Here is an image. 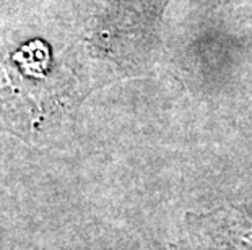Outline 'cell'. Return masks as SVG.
I'll return each instance as SVG.
<instances>
[{
	"label": "cell",
	"mask_w": 252,
	"mask_h": 250,
	"mask_svg": "<svg viewBox=\"0 0 252 250\" xmlns=\"http://www.w3.org/2000/svg\"><path fill=\"white\" fill-rule=\"evenodd\" d=\"M192 239L205 250L223 247L252 250V203L236 205L207 215L187 216Z\"/></svg>",
	"instance_id": "6da1fadb"
}]
</instances>
